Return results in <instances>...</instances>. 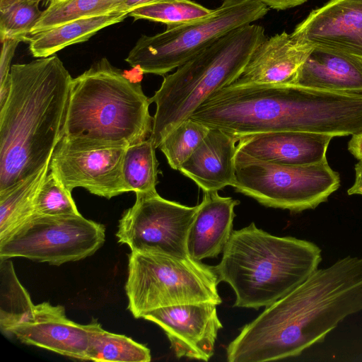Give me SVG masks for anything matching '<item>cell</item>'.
<instances>
[{
    "label": "cell",
    "mask_w": 362,
    "mask_h": 362,
    "mask_svg": "<svg viewBox=\"0 0 362 362\" xmlns=\"http://www.w3.org/2000/svg\"><path fill=\"white\" fill-rule=\"evenodd\" d=\"M209 130V127L204 124L188 118L173 129L158 148L165 155L169 165L179 170Z\"/></svg>",
    "instance_id": "obj_28"
},
{
    "label": "cell",
    "mask_w": 362,
    "mask_h": 362,
    "mask_svg": "<svg viewBox=\"0 0 362 362\" xmlns=\"http://www.w3.org/2000/svg\"><path fill=\"white\" fill-rule=\"evenodd\" d=\"M349 195H362V162L355 165V180L353 185L348 189Z\"/></svg>",
    "instance_id": "obj_34"
},
{
    "label": "cell",
    "mask_w": 362,
    "mask_h": 362,
    "mask_svg": "<svg viewBox=\"0 0 362 362\" xmlns=\"http://www.w3.org/2000/svg\"><path fill=\"white\" fill-rule=\"evenodd\" d=\"M212 11L190 0H165L136 8L128 16L134 20H149L170 27L203 19Z\"/></svg>",
    "instance_id": "obj_27"
},
{
    "label": "cell",
    "mask_w": 362,
    "mask_h": 362,
    "mask_svg": "<svg viewBox=\"0 0 362 362\" xmlns=\"http://www.w3.org/2000/svg\"><path fill=\"white\" fill-rule=\"evenodd\" d=\"M269 11L254 0H224L207 17L141 35L125 61L144 74L163 76L178 68L216 39L262 18Z\"/></svg>",
    "instance_id": "obj_7"
},
{
    "label": "cell",
    "mask_w": 362,
    "mask_h": 362,
    "mask_svg": "<svg viewBox=\"0 0 362 362\" xmlns=\"http://www.w3.org/2000/svg\"><path fill=\"white\" fill-rule=\"evenodd\" d=\"M125 148L71 149L58 143L49 170L70 192L80 187L111 199L128 192L122 176Z\"/></svg>",
    "instance_id": "obj_11"
},
{
    "label": "cell",
    "mask_w": 362,
    "mask_h": 362,
    "mask_svg": "<svg viewBox=\"0 0 362 362\" xmlns=\"http://www.w3.org/2000/svg\"><path fill=\"white\" fill-rule=\"evenodd\" d=\"M105 238V226L81 214L35 215L0 241V259L21 257L59 266L92 255Z\"/></svg>",
    "instance_id": "obj_9"
},
{
    "label": "cell",
    "mask_w": 362,
    "mask_h": 362,
    "mask_svg": "<svg viewBox=\"0 0 362 362\" xmlns=\"http://www.w3.org/2000/svg\"><path fill=\"white\" fill-rule=\"evenodd\" d=\"M238 139L216 128H209L203 140L180 166L179 171L203 192L219 191L235 182Z\"/></svg>",
    "instance_id": "obj_17"
},
{
    "label": "cell",
    "mask_w": 362,
    "mask_h": 362,
    "mask_svg": "<svg viewBox=\"0 0 362 362\" xmlns=\"http://www.w3.org/2000/svg\"><path fill=\"white\" fill-rule=\"evenodd\" d=\"M291 35L311 47L362 58V0H329L313 10Z\"/></svg>",
    "instance_id": "obj_13"
},
{
    "label": "cell",
    "mask_w": 362,
    "mask_h": 362,
    "mask_svg": "<svg viewBox=\"0 0 362 362\" xmlns=\"http://www.w3.org/2000/svg\"><path fill=\"white\" fill-rule=\"evenodd\" d=\"M35 211L41 216H66L81 214L69 191L49 170L35 199Z\"/></svg>",
    "instance_id": "obj_29"
},
{
    "label": "cell",
    "mask_w": 362,
    "mask_h": 362,
    "mask_svg": "<svg viewBox=\"0 0 362 362\" xmlns=\"http://www.w3.org/2000/svg\"><path fill=\"white\" fill-rule=\"evenodd\" d=\"M235 191L267 207L300 212L327 200L340 185L327 160L302 165L255 158L238 150L235 158Z\"/></svg>",
    "instance_id": "obj_8"
},
{
    "label": "cell",
    "mask_w": 362,
    "mask_h": 362,
    "mask_svg": "<svg viewBox=\"0 0 362 362\" xmlns=\"http://www.w3.org/2000/svg\"><path fill=\"white\" fill-rule=\"evenodd\" d=\"M42 0H0V40L28 42L31 32L41 17Z\"/></svg>",
    "instance_id": "obj_26"
},
{
    "label": "cell",
    "mask_w": 362,
    "mask_h": 362,
    "mask_svg": "<svg viewBox=\"0 0 362 362\" xmlns=\"http://www.w3.org/2000/svg\"><path fill=\"white\" fill-rule=\"evenodd\" d=\"M127 16L124 12L114 11L37 32L29 38L30 52L36 58L52 56L66 47L88 40L99 30L122 22Z\"/></svg>",
    "instance_id": "obj_20"
},
{
    "label": "cell",
    "mask_w": 362,
    "mask_h": 362,
    "mask_svg": "<svg viewBox=\"0 0 362 362\" xmlns=\"http://www.w3.org/2000/svg\"><path fill=\"white\" fill-rule=\"evenodd\" d=\"M261 2L269 8L276 10H285L287 8L300 6L308 0H254Z\"/></svg>",
    "instance_id": "obj_31"
},
{
    "label": "cell",
    "mask_w": 362,
    "mask_h": 362,
    "mask_svg": "<svg viewBox=\"0 0 362 362\" xmlns=\"http://www.w3.org/2000/svg\"><path fill=\"white\" fill-rule=\"evenodd\" d=\"M362 311V258L317 269L245 325L226 347L228 362H266L301 354L346 317Z\"/></svg>",
    "instance_id": "obj_1"
},
{
    "label": "cell",
    "mask_w": 362,
    "mask_h": 362,
    "mask_svg": "<svg viewBox=\"0 0 362 362\" xmlns=\"http://www.w3.org/2000/svg\"><path fill=\"white\" fill-rule=\"evenodd\" d=\"M216 306L209 302L172 305L154 310L142 318L161 327L178 358L207 361L214 355L223 327Z\"/></svg>",
    "instance_id": "obj_12"
},
{
    "label": "cell",
    "mask_w": 362,
    "mask_h": 362,
    "mask_svg": "<svg viewBox=\"0 0 362 362\" xmlns=\"http://www.w3.org/2000/svg\"><path fill=\"white\" fill-rule=\"evenodd\" d=\"M265 39L262 26H241L216 39L165 76L149 98L150 103L156 105L150 136L156 148L214 92L231 84Z\"/></svg>",
    "instance_id": "obj_5"
},
{
    "label": "cell",
    "mask_w": 362,
    "mask_h": 362,
    "mask_svg": "<svg viewBox=\"0 0 362 362\" xmlns=\"http://www.w3.org/2000/svg\"><path fill=\"white\" fill-rule=\"evenodd\" d=\"M288 84L327 91L362 93V58L313 47Z\"/></svg>",
    "instance_id": "obj_18"
},
{
    "label": "cell",
    "mask_w": 362,
    "mask_h": 362,
    "mask_svg": "<svg viewBox=\"0 0 362 362\" xmlns=\"http://www.w3.org/2000/svg\"><path fill=\"white\" fill-rule=\"evenodd\" d=\"M165 0H119L117 11L129 13L134 9Z\"/></svg>",
    "instance_id": "obj_32"
},
{
    "label": "cell",
    "mask_w": 362,
    "mask_h": 362,
    "mask_svg": "<svg viewBox=\"0 0 362 362\" xmlns=\"http://www.w3.org/2000/svg\"><path fill=\"white\" fill-rule=\"evenodd\" d=\"M1 42L0 59V105L6 100L10 87V71L11 60L19 40L6 39Z\"/></svg>",
    "instance_id": "obj_30"
},
{
    "label": "cell",
    "mask_w": 362,
    "mask_h": 362,
    "mask_svg": "<svg viewBox=\"0 0 362 362\" xmlns=\"http://www.w3.org/2000/svg\"><path fill=\"white\" fill-rule=\"evenodd\" d=\"M72 79L54 54L11 66L0 106V193L50 163L63 136Z\"/></svg>",
    "instance_id": "obj_2"
},
{
    "label": "cell",
    "mask_w": 362,
    "mask_h": 362,
    "mask_svg": "<svg viewBox=\"0 0 362 362\" xmlns=\"http://www.w3.org/2000/svg\"><path fill=\"white\" fill-rule=\"evenodd\" d=\"M213 267L190 257L132 251L125 291L128 309L135 318L154 310L182 304L222 300Z\"/></svg>",
    "instance_id": "obj_6"
},
{
    "label": "cell",
    "mask_w": 362,
    "mask_h": 362,
    "mask_svg": "<svg viewBox=\"0 0 362 362\" xmlns=\"http://www.w3.org/2000/svg\"><path fill=\"white\" fill-rule=\"evenodd\" d=\"M49 170V163L11 189L0 193V241L35 216L36 194Z\"/></svg>",
    "instance_id": "obj_21"
},
{
    "label": "cell",
    "mask_w": 362,
    "mask_h": 362,
    "mask_svg": "<svg viewBox=\"0 0 362 362\" xmlns=\"http://www.w3.org/2000/svg\"><path fill=\"white\" fill-rule=\"evenodd\" d=\"M238 200L221 197L218 192H204L202 202L187 238L188 255L202 261L223 252L233 233L234 209Z\"/></svg>",
    "instance_id": "obj_19"
},
{
    "label": "cell",
    "mask_w": 362,
    "mask_h": 362,
    "mask_svg": "<svg viewBox=\"0 0 362 362\" xmlns=\"http://www.w3.org/2000/svg\"><path fill=\"white\" fill-rule=\"evenodd\" d=\"M150 104L139 81L103 58L73 78L59 144L71 149L127 148L148 139Z\"/></svg>",
    "instance_id": "obj_3"
},
{
    "label": "cell",
    "mask_w": 362,
    "mask_h": 362,
    "mask_svg": "<svg viewBox=\"0 0 362 362\" xmlns=\"http://www.w3.org/2000/svg\"><path fill=\"white\" fill-rule=\"evenodd\" d=\"M136 194L134 205L119 221L116 236L131 251L189 257V229L198 209L161 197L156 192Z\"/></svg>",
    "instance_id": "obj_10"
},
{
    "label": "cell",
    "mask_w": 362,
    "mask_h": 362,
    "mask_svg": "<svg viewBox=\"0 0 362 362\" xmlns=\"http://www.w3.org/2000/svg\"><path fill=\"white\" fill-rule=\"evenodd\" d=\"M220 262L213 267L218 281L230 286L234 306L267 307L318 269L322 250L314 243L273 235L254 222L233 230Z\"/></svg>",
    "instance_id": "obj_4"
},
{
    "label": "cell",
    "mask_w": 362,
    "mask_h": 362,
    "mask_svg": "<svg viewBox=\"0 0 362 362\" xmlns=\"http://www.w3.org/2000/svg\"><path fill=\"white\" fill-rule=\"evenodd\" d=\"M119 0H59L50 2L34 26L31 35L63 23L117 11Z\"/></svg>",
    "instance_id": "obj_25"
},
{
    "label": "cell",
    "mask_w": 362,
    "mask_h": 362,
    "mask_svg": "<svg viewBox=\"0 0 362 362\" xmlns=\"http://www.w3.org/2000/svg\"><path fill=\"white\" fill-rule=\"evenodd\" d=\"M1 259L0 327L6 334L33 319L35 305L19 281L13 264L8 259Z\"/></svg>",
    "instance_id": "obj_23"
},
{
    "label": "cell",
    "mask_w": 362,
    "mask_h": 362,
    "mask_svg": "<svg viewBox=\"0 0 362 362\" xmlns=\"http://www.w3.org/2000/svg\"><path fill=\"white\" fill-rule=\"evenodd\" d=\"M313 47L284 31L262 41L239 76L228 86L288 84Z\"/></svg>",
    "instance_id": "obj_15"
},
{
    "label": "cell",
    "mask_w": 362,
    "mask_h": 362,
    "mask_svg": "<svg viewBox=\"0 0 362 362\" xmlns=\"http://www.w3.org/2000/svg\"><path fill=\"white\" fill-rule=\"evenodd\" d=\"M156 148L150 137L125 148L122 176L128 192H156L158 162Z\"/></svg>",
    "instance_id": "obj_24"
},
{
    "label": "cell",
    "mask_w": 362,
    "mask_h": 362,
    "mask_svg": "<svg viewBox=\"0 0 362 362\" xmlns=\"http://www.w3.org/2000/svg\"><path fill=\"white\" fill-rule=\"evenodd\" d=\"M50 2H53V1H59V0H48Z\"/></svg>",
    "instance_id": "obj_35"
},
{
    "label": "cell",
    "mask_w": 362,
    "mask_h": 362,
    "mask_svg": "<svg viewBox=\"0 0 362 362\" xmlns=\"http://www.w3.org/2000/svg\"><path fill=\"white\" fill-rule=\"evenodd\" d=\"M348 149L356 159L362 162V133L352 135Z\"/></svg>",
    "instance_id": "obj_33"
},
{
    "label": "cell",
    "mask_w": 362,
    "mask_h": 362,
    "mask_svg": "<svg viewBox=\"0 0 362 362\" xmlns=\"http://www.w3.org/2000/svg\"><path fill=\"white\" fill-rule=\"evenodd\" d=\"M89 326L88 361L97 362H148L151 360L150 349L132 339L107 332L97 320Z\"/></svg>",
    "instance_id": "obj_22"
},
{
    "label": "cell",
    "mask_w": 362,
    "mask_h": 362,
    "mask_svg": "<svg viewBox=\"0 0 362 362\" xmlns=\"http://www.w3.org/2000/svg\"><path fill=\"white\" fill-rule=\"evenodd\" d=\"M11 334L24 344L88 361V324L69 320L62 305L47 302L35 305L33 320L15 327Z\"/></svg>",
    "instance_id": "obj_14"
},
{
    "label": "cell",
    "mask_w": 362,
    "mask_h": 362,
    "mask_svg": "<svg viewBox=\"0 0 362 362\" xmlns=\"http://www.w3.org/2000/svg\"><path fill=\"white\" fill-rule=\"evenodd\" d=\"M333 137L302 132L257 133L238 137L237 150L267 162L309 165L327 160L326 152Z\"/></svg>",
    "instance_id": "obj_16"
}]
</instances>
